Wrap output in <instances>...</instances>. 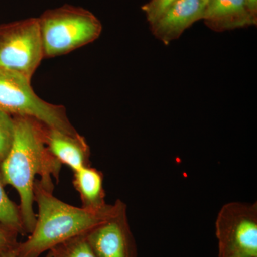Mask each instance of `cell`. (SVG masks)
I'll return each mask as SVG.
<instances>
[{"mask_svg":"<svg viewBox=\"0 0 257 257\" xmlns=\"http://www.w3.org/2000/svg\"><path fill=\"white\" fill-rule=\"evenodd\" d=\"M15 136L8 156L0 163L5 185L18 191L24 227L27 234L33 231L37 215L33 209L35 177H41L42 186L53 192L52 177L59 182L62 163L49 151L44 138L45 124L29 116H13Z\"/></svg>","mask_w":257,"mask_h":257,"instance_id":"cell-1","label":"cell"},{"mask_svg":"<svg viewBox=\"0 0 257 257\" xmlns=\"http://www.w3.org/2000/svg\"><path fill=\"white\" fill-rule=\"evenodd\" d=\"M34 200L38 206L36 224L28 239L19 242L17 257H40L59 243L87 234L109 219L116 209L115 204L104 211L69 205L56 198L39 179L34 184Z\"/></svg>","mask_w":257,"mask_h":257,"instance_id":"cell-2","label":"cell"},{"mask_svg":"<svg viewBox=\"0 0 257 257\" xmlns=\"http://www.w3.org/2000/svg\"><path fill=\"white\" fill-rule=\"evenodd\" d=\"M44 58L66 55L94 42L102 30L90 12L65 5L45 11L38 18Z\"/></svg>","mask_w":257,"mask_h":257,"instance_id":"cell-3","label":"cell"},{"mask_svg":"<svg viewBox=\"0 0 257 257\" xmlns=\"http://www.w3.org/2000/svg\"><path fill=\"white\" fill-rule=\"evenodd\" d=\"M0 110L12 116H29L49 127L77 136L65 107L50 104L34 92L31 80L20 74L0 69Z\"/></svg>","mask_w":257,"mask_h":257,"instance_id":"cell-4","label":"cell"},{"mask_svg":"<svg viewBox=\"0 0 257 257\" xmlns=\"http://www.w3.org/2000/svg\"><path fill=\"white\" fill-rule=\"evenodd\" d=\"M43 58L38 18L0 25V69L31 80Z\"/></svg>","mask_w":257,"mask_h":257,"instance_id":"cell-5","label":"cell"},{"mask_svg":"<svg viewBox=\"0 0 257 257\" xmlns=\"http://www.w3.org/2000/svg\"><path fill=\"white\" fill-rule=\"evenodd\" d=\"M215 226L219 257H257L256 204H226L219 211Z\"/></svg>","mask_w":257,"mask_h":257,"instance_id":"cell-6","label":"cell"},{"mask_svg":"<svg viewBox=\"0 0 257 257\" xmlns=\"http://www.w3.org/2000/svg\"><path fill=\"white\" fill-rule=\"evenodd\" d=\"M115 204L112 215L86 234L87 241L96 257H138L126 205L120 200Z\"/></svg>","mask_w":257,"mask_h":257,"instance_id":"cell-7","label":"cell"},{"mask_svg":"<svg viewBox=\"0 0 257 257\" xmlns=\"http://www.w3.org/2000/svg\"><path fill=\"white\" fill-rule=\"evenodd\" d=\"M204 8L202 0H179L150 25L152 34L168 45L193 24L202 20Z\"/></svg>","mask_w":257,"mask_h":257,"instance_id":"cell-8","label":"cell"},{"mask_svg":"<svg viewBox=\"0 0 257 257\" xmlns=\"http://www.w3.org/2000/svg\"><path fill=\"white\" fill-rule=\"evenodd\" d=\"M202 20L208 28L224 32L256 25L257 17L248 9L246 0H210Z\"/></svg>","mask_w":257,"mask_h":257,"instance_id":"cell-9","label":"cell"},{"mask_svg":"<svg viewBox=\"0 0 257 257\" xmlns=\"http://www.w3.org/2000/svg\"><path fill=\"white\" fill-rule=\"evenodd\" d=\"M44 138L50 153L73 172L90 167V148L80 135L72 136L45 125Z\"/></svg>","mask_w":257,"mask_h":257,"instance_id":"cell-10","label":"cell"},{"mask_svg":"<svg viewBox=\"0 0 257 257\" xmlns=\"http://www.w3.org/2000/svg\"><path fill=\"white\" fill-rule=\"evenodd\" d=\"M74 188L80 196L82 207L92 211H104L111 205L106 204L103 189V176L91 167L74 172Z\"/></svg>","mask_w":257,"mask_h":257,"instance_id":"cell-11","label":"cell"},{"mask_svg":"<svg viewBox=\"0 0 257 257\" xmlns=\"http://www.w3.org/2000/svg\"><path fill=\"white\" fill-rule=\"evenodd\" d=\"M0 170V224L14 230L20 235H26L20 207L7 195Z\"/></svg>","mask_w":257,"mask_h":257,"instance_id":"cell-12","label":"cell"},{"mask_svg":"<svg viewBox=\"0 0 257 257\" xmlns=\"http://www.w3.org/2000/svg\"><path fill=\"white\" fill-rule=\"evenodd\" d=\"M86 234L75 236L54 246L49 251L51 257H96Z\"/></svg>","mask_w":257,"mask_h":257,"instance_id":"cell-13","label":"cell"},{"mask_svg":"<svg viewBox=\"0 0 257 257\" xmlns=\"http://www.w3.org/2000/svg\"><path fill=\"white\" fill-rule=\"evenodd\" d=\"M15 136L13 116L0 110V163L6 158L13 146Z\"/></svg>","mask_w":257,"mask_h":257,"instance_id":"cell-14","label":"cell"},{"mask_svg":"<svg viewBox=\"0 0 257 257\" xmlns=\"http://www.w3.org/2000/svg\"><path fill=\"white\" fill-rule=\"evenodd\" d=\"M179 0H150L142 7V10L145 15L147 21L152 25L160 18L161 15L169 9L172 5Z\"/></svg>","mask_w":257,"mask_h":257,"instance_id":"cell-15","label":"cell"},{"mask_svg":"<svg viewBox=\"0 0 257 257\" xmlns=\"http://www.w3.org/2000/svg\"><path fill=\"white\" fill-rule=\"evenodd\" d=\"M18 233L0 224V253L15 251L18 245Z\"/></svg>","mask_w":257,"mask_h":257,"instance_id":"cell-16","label":"cell"},{"mask_svg":"<svg viewBox=\"0 0 257 257\" xmlns=\"http://www.w3.org/2000/svg\"><path fill=\"white\" fill-rule=\"evenodd\" d=\"M246 3L251 13L257 17V0H246Z\"/></svg>","mask_w":257,"mask_h":257,"instance_id":"cell-17","label":"cell"},{"mask_svg":"<svg viewBox=\"0 0 257 257\" xmlns=\"http://www.w3.org/2000/svg\"><path fill=\"white\" fill-rule=\"evenodd\" d=\"M15 251H8V252L0 253V257H17ZM47 257H51L50 253H48Z\"/></svg>","mask_w":257,"mask_h":257,"instance_id":"cell-18","label":"cell"},{"mask_svg":"<svg viewBox=\"0 0 257 257\" xmlns=\"http://www.w3.org/2000/svg\"><path fill=\"white\" fill-rule=\"evenodd\" d=\"M209 1H210V0H202L203 3H204V5H205V6Z\"/></svg>","mask_w":257,"mask_h":257,"instance_id":"cell-19","label":"cell"},{"mask_svg":"<svg viewBox=\"0 0 257 257\" xmlns=\"http://www.w3.org/2000/svg\"><path fill=\"white\" fill-rule=\"evenodd\" d=\"M221 257H242V256H221Z\"/></svg>","mask_w":257,"mask_h":257,"instance_id":"cell-20","label":"cell"}]
</instances>
